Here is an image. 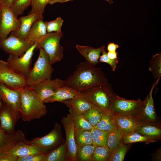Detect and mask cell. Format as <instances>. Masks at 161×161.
Wrapping results in <instances>:
<instances>
[{
	"label": "cell",
	"mask_w": 161,
	"mask_h": 161,
	"mask_svg": "<svg viewBox=\"0 0 161 161\" xmlns=\"http://www.w3.org/2000/svg\"><path fill=\"white\" fill-rule=\"evenodd\" d=\"M0 60H1V59H0Z\"/></svg>",
	"instance_id": "obj_52"
},
{
	"label": "cell",
	"mask_w": 161,
	"mask_h": 161,
	"mask_svg": "<svg viewBox=\"0 0 161 161\" xmlns=\"http://www.w3.org/2000/svg\"><path fill=\"white\" fill-rule=\"evenodd\" d=\"M62 135L61 126L56 123L53 129L47 134L34 138L31 140H26L24 142L40 147L44 149L45 153H48L61 144Z\"/></svg>",
	"instance_id": "obj_9"
},
{
	"label": "cell",
	"mask_w": 161,
	"mask_h": 161,
	"mask_svg": "<svg viewBox=\"0 0 161 161\" xmlns=\"http://www.w3.org/2000/svg\"><path fill=\"white\" fill-rule=\"evenodd\" d=\"M21 94V118L30 122L45 116L47 110L44 102L29 86L19 90Z\"/></svg>",
	"instance_id": "obj_2"
},
{
	"label": "cell",
	"mask_w": 161,
	"mask_h": 161,
	"mask_svg": "<svg viewBox=\"0 0 161 161\" xmlns=\"http://www.w3.org/2000/svg\"><path fill=\"white\" fill-rule=\"evenodd\" d=\"M80 92L73 89L64 85L59 88L51 96L45 100L44 103L58 102L62 103L64 101L73 98Z\"/></svg>",
	"instance_id": "obj_23"
},
{
	"label": "cell",
	"mask_w": 161,
	"mask_h": 161,
	"mask_svg": "<svg viewBox=\"0 0 161 161\" xmlns=\"http://www.w3.org/2000/svg\"><path fill=\"white\" fill-rule=\"evenodd\" d=\"M34 44L11 34L6 38L0 39V48L9 55L19 57L22 56Z\"/></svg>",
	"instance_id": "obj_10"
},
{
	"label": "cell",
	"mask_w": 161,
	"mask_h": 161,
	"mask_svg": "<svg viewBox=\"0 0 161 161\" xmlns=\"http://www.w3.org/2000/svg\"><path fill=\"white\" fill-rule=\"evenodd\" d=\"M1 18L0 23V39L8 37L10 32L18 30L21 22L10 7L0 6Z\"/></svg>",
	"instance_id": "obj_12"
},
{
	"label": "cell",
	"mask_w": 161,
	"mask_h": 161,
	"mask_svg": "<svg viewBox=\"0 0 161 161\" xmlns=\"http://www.w3.org/2000/svg\"><path fill=\"white\" fill-rule=\"evenodd\" d=\"M21 117V112L12 110L2 102L0 107V126L4 130L10 133L16 132L15 126Z\"/></svg>",
	"instance_id": "obj_16"
},
{
	"label": "cell",
	"mask_w": 161,
	"mask_h": 161,
	"mask_svg": "<svg viewBox=\"0 0 161 161\" xmlns=\"http://www.w3.org/2000/svg\"><path fill=\"white\" fill-rule=\"evenodd\" d=\"M108 2L110 4H112L113 2L112 0H103Z\"/></svg>",
	"instance_id": "obj_49"
},
{
	"label": "cell",
	"mask_w": 161,
	"mask_h": 161,
	"mask_svg": "<svg viewBox=\"0 0 161 161\" xmlns=\"http://www.w3.org/2000/svg\"><path fill=\"white\" fill-rule=\"evenodd\" d=\"M17 158L7 152L0 153V161H17Z\"/></svg>",
	"instance_id": "obj_43"
},
{
	"label": "cell",
	"mask_w": 161,
	"mask_h": 161,
	"mask_svg": "<svg viewBox=\"0 0 161 161\" xmlns=\"http://www.w3.org/2000/svg\"><path fill=\"white\" fill-rule=\"evenodd\" d=\"M73 0H52L49 3V4H53L56 3H64L68 1H72Z\"/></svg>",
	"instance_id": "obj_48"
},
{
	"label": "cell",
	"mask_w": 161,
	"mask_h": 161,
	"mask_svg": "<svg viewBox=\"0 0 161 161\" xmlns=\"http://www.w3.org/2000/svg\"><path fill=\"white\" fill-rule=\"evenodd\" d=\"M112 116L117 128L123 135L134 132L141 125L134 117L113 115Z\"/></svg>",
	"instance_id": "obj_20"
},
{
	"label": "cell",
	"mask_w": 161,
	"mask_h": 161,
	"mask_svg": "<svg viewBox=\"0 0 161 161\" xmlns=\"http://www.w3.org/2000/svg\"><path fill=\"white\" fill-rule=\"evenodd\" d=\"M62 103L69 108L70 114H82L95 106L82 96L80 93L78 95L64 100Z\"/></svg>",
	"instance_id": "obj_19"
},
{
	"label": "cell",
	"mask_w": 161,
	"mask_h": 161,
	"mask_svg": "<svg viewBox=\"0 0 161 161\" xmlns=\"http://www.w3.org/2000/svg\"><path fill=\"white\" fill-rule=\"evenodd\" d=\"M64 84V80L56 78L48 80L30 86L44 102Z\"/></svg>",
	"instance_id": "obj_14"
},
{
	"label": "cell",
	"mask_w": 161,
	"mask_h": 161,
	"mask_svg": "<svg viewBox=\"0 0 161 161\" xmlns=\"http://www.w3.org/2000/svg\"><path fill=\"white\" fill-rule=\"evenodd\" d=\"M119 47V46L113 42H109L107 45V49L108 52H114Z\"/></svg>",
	"instance_id": "obj_44"
},
{
	"label": "cell",
	"mask_w": 161,
	"mask_h": 161,
	"mask_svg": "<svg viewBox=\"0 0 161 161\" xmlns=\"http://www.w3.org/2000/svg\"><path fill=\"white\" fill-rule=\"evenodd\" d=\"M7 153L18 158L36 153H46L42 148L26 143L24 142L17 144Z\"/></svg>",
	"instance_id": "obj_22"
},
{
	"label": "cell",
	"mask_w": 161,
	"mask_h": 161,
	"mask_svg": "<svg viewBox=\"0 0 161 161\" xmlns=\"http://www.w3.org/2000/svg\"><path fill=\"white\" fill-rule=\"evenodd\" d=\"M76 147L77 161H93L96 145L92 144Z\"/></svg>",
	"instance_id": "obj_28"
},
{
	"label": "cell",
	"mask_w": 161,
	"mask_h": 161,
	"mask_svg": "<svg viewBox=\"0 0 161 161\" xmlns=\"http://www.w3.org/2000/svg\"><path fill=\"white\" fill-rule=\"evenodd\" d=\"M157 141L154 138L134 132L128 134L124 135L123 138V142L126 144L140 142H145L146 144H148Z\"/></svg>",
	"instance_id": "obj_31"
},
{
	"label": "cell",
	"mask_w": 161,
	"mask_h": 161,
	"mask_svg": "<svg viewBox=\"0 0 161 161\" xmlns=\"http://www.w3.org/2000/svg\"><path fill=\"white\" fill-rule=\"evenodd\" d=\"M94 128L109 132L117 128L112 115L110 112H103L100 120Z\"/></svg>",
	"instance_id": "obj_29"
},
{
	"label": "cell",
	"mask_w": 161,
	"mask_h": 161,
	"mask_svg": "<svg viewBox=\"0 0 161 161\" xmlns=\"http://www.w3.org/2000/svg\"><path fill=\"white\" fill-rule=\"evenodd\" d=\"M69 161L67 148L65 142L54 148L46 154L45 161Z\"/></svg>",
	"instance_id": "obj_25"
},
{
	"label": "cell",
	"mask_w": 161,
	"mask_h": 161,
	"mask_svg": "<svg viewBox=\"0 0 161 161\" xmlns=\"http://www.w3.org/2000/svg\"><path fill=\"white\" fill-rule=\"evenodd\" d=\"M1 104H2V101H1V98L0 97V107L1 105Z\"/></svg>",
	"instance_id": "obj_50"
},
{
	"label": "cell",
	"mask_w": 161,
	"mask_h": 161,
	"mask_svg": "<svg viewBox=\"0 0 161 161\" xmlns=\"http://www.w3.org/2000/svg\"><path fill=\"white\" fill-rule=\"evenodd\" d=\"M104 112L95 106L81 114L94 127L100 120Z\"/></svg>",
	"instance_id": "obj_33"
},
{
	"label": "cell",
	"mask_w": 161,
	"mask_h": 161,
	"mask_svg": "<svg viewBox=\"0 0 161 161\" xmlns=\"http://www.w3.org/2000/svg\"><path fill=\"white\" fill-rule=\"evenodd\" d=\"M149 70L156 80L160 78L161 76V53L153 55L150 60Z\"/></svg>",
	"instance_id": "obj_35"
},
{
	"label": "cell",
	"mask_w": 161,
	"mask_h": 161,
	"mask_svg": "<svg viewBox=\"0 0 161 161\" xmlns=\"http://www.w3.org/2000/svg\"><path fill=\"white\" fill-rule=\"evenodd\" d=\"M43 18V14L40 13L28 14L21 16L18 18L21 22L19 28L11 32V34L20 38L26 40L28 33L34 23L38 19Z\"/></svg>",
	"instance_id": "obj_18"
},
{
	"label": "cell",
	"mask_w": 161,
	"mask_h": 161,
	"mask_svg": "<svg viewBox=\"0 0 161 161\" xmlns=\"http://www.w3.org/2000/svg\"><path fill=\"white\" fill-rule=\"evenodd\" d=\"M61 122L65 130L69 161H77V147L74 137V123L69 114L63 117Z\"/></svg>",
	"instance_id": "obj_13"
},
{
	"label": "cell",
	"mask_w": 161,
	"mask_h": 161,
	"mask_svg": "<svg viewBox=\"0 0 161 161\" xmlns=\"http://www.w3.org/2000/svg\"><path fill=\"white\" fill-rule=\"evenodd\" d=\"M157 141L161 137V126L152 124L140 125L134 131Z\"/></svg>",
	"instance_id": "obj_26"
},
{
	"label": "cell",
	"mask_w": 161,
	"mask_h": 161,
	"mask_svg": "<svg viewBox=\"0 0 161 161\" xmlns=\"http://www.w3.org/2000/svg\"><path fill=\"white\" fill-rule=\"evenodd\" d=\"M14 0H0V6H4L10 7Z\"/></svg>",
	"instance_id": "obj_45"
},
{
	"label": "cell",
	"mask_w": 161,
	"mask_h": 161,
	"mask_svg": "<svg viewBox=\"0 0 161 161\" xmlns=\"http://www.w3.org/2000/svg\"><path fill=\"white\" fill-rule=\"evenodd\" d=\"M108 57L110 59L114 60L117 59L118 53L116 51L114 52H107Z\"/></svg>",
	"instance_id": "obj_46"
},
{
	"label": "cell",
	"mask_w": 161,
	"mask_h": 161,
	"mask_svg": "<svg viewBox=\"0 0 161 161\" xmlns=\"http://www.w3.org/2000/svg\"><path fill=\"white\" fill-rule=\"evenodd\" d=\"M31 0H14L10 7L16 17L23 14L31 5Z\"/></svg>",
	"instance_id": "obj_37"
},
{
	"label": "cell",
	"mask_w": 161,
	"mask_h": 161,
	"mask_svg": "<svg viewBox=\"0 0 161 161\" xmlns=\"http://www.w3.org/2000/svg\"><path fill=\"white\" fill-rule=\"evenodd\" d=\"M91 131L75 127L74 137L76 146L93 144Z\"/></svg>",
	"instance_id": "obj_27"
},
{
	"label": "cell",
	"mask_w": 161,
	"mask_h": 161,
	"mask_svg": "<svg viewBox=\"0 0 161 161\" xmlns=\"http://www.w3.org/2000/svg\"><path fill=\"white\" fill-rule=\"evenodd\" d=\"M0 97L2 102L8 107L21 113V94L19 90L13 89L0 83Z\"/></svg>",
	"instance_id": "obj_15"
},
{
	"label": "cell",
	"mask_w": 161,
	"mask_h": 161,
	"mask_svg": "<svg viewBox=\"0 0 161 161\" xmlns=\"http://www.w3.org/2000/svg\"><path fill=\"white\" fill-rule=\"evenodd\" d=\"M26 139L21 130L10 133L4 130L0 126V153L8 152L13 147Z\"/></svg>",
	"instance_id": "obj_17"
},
{
	"label": "cell",
	"mask_w": 161,
	"mask_h": 161,
	"mask_svg": "<svg viewBox=\"0 0 161 161\" xmlns=\"http://www.w3.org/2000/svg\"><path fill=\"white\" fill-rule=\"evenodd\" d=\"M0 83L17 90L28 86L27 77L12 69L6 61L1 60H0Z\"/></svg>",
	"instance_id": "obj_8"
},
{
	"label": "cell",
	"mask_w": 161,
	"mask_h": 161,
	"mask_svg": "<svg viewBox=\"0 0 161 161\" xmlns=\"http://www.w3.org/2000/svg\"><path fill=\"white\" fill-rule=\"evenodd\" d=\"M112 152L107 145L96 146L93 161H109Z\"/></svg>",
	"instance_id": "obj_34"
},
{
	"label": "cell",
	"mask_w": 161,
	"mask_h": 161,
	"mask_svg": "<svg viewBox=\"0 0 161 161\" xmlns=\"http://www.w3.org/2000/svg\"><path fill=\"white\" fill-rule=\"evenodd\" d=\"M80 93L94 106L107 112H110L111 102L116 95L108 82L92 86Z\"/></svg>",
	"instance_id": "obj_3"
},
{
	"label": "cell",
	"mask_w": 161,
	"mask_h": 161,
	"mask_svg": "<svg viewBox=\"0 0 161 161\" xmlns=\"http://www.w3.org/2000/svg\"><path fill=\"white\" fill-rule=\"evenodd\" d=\"M131 145L130 144L124 143L122 139L112 151L109 161H123Z\"/></svg>",
	"instance_id": "obj_30"
},
{
	"label": "cell",
	"mask_w": 161,
	"mask_h": 161,
	"mask_svg": "<svg viewBox=\"0 0 161 161\" xmlns=\"http://www.w3.org/2000/svg\"><path fill=\"white\" fill-rule=\"evenodd\" d=\"M99 59V62H104L107 63L110 65L112 70L115 71L117 65L118 63V59L112 60L109 58L107 55L106 49L104 50L102 53Z\"/></svg>",
	"instance_id": "obj_42"
},
{
	"label": "cell",
	"mask_w": 161,
	"mask_h": 161,
	"mask_svg": "<svg viewBox=\"0 0 161 161\" xmlns=\"http://www.w3.org/2000/svg\"><path fill=\"white\" fill-rule=\"evenodd\" d=\"M47 33L45 22L43 18L36 21L33 24L27 34L26 40L34 44Z\"/></svg>",
	"instance_id": "obj_24"
},
{
	"label": "cell",
	"mask_w": 161,
	"mask_h": 161,
	"mask_svg": "<svg viewBox=\"0 0 161 161\" xmlns=\"http://www.w3.org/2000/svg\"><path fill=\"white\" fill-rule=\"evenodd\" d=\"M153 159L155 160L160 161L161 160V148H159L153 155Z\"/></svg>",
	"instance_id": "obj_47"
},
{
	"label": "cell",
	"mask_w": 161,
	"mask_h": 161,
	"mask_svg": "<svg viewBox=\"0 0 161 161\" xmlns=\"http://www.w3.org/2000/svg\"><path fill=\"white\" fill-rule=\"evenodd\" d=\"M64 21V20L59 16L54 20L45 22L47 33L53 32H62L61 27Z\"/></svg>",
	"instance_id": "obj_39"
},
{
	"label": "cell",
	"mask_w": 161,
	"mask_h": 161,
	"mask_svg": "<svg viewBox=\"0 0 161 161\" xmlns=\"http://www.w3.org/2000/svg\"><path fill=\"white\" fill-rule=\"evenodd\" d=\"M123 135L116 128L109 132L107 146L112 151L123 139Z\"/></svg>",
	"instance_id": "obj_36"
},
{
	"label": "cell",
	"mask_w": 161,
	"mask_h": 161,
	"mask_svg": "<svg viewBox=\"0 0 161 161\" xmlns=\"http://www.w3.org/2000/svg\"><path fill=\"white\" fill-rule=\"evenodd\" d=\"M36 46L35 43L21 56L9 55L6 61L11 68L27 78L31 69L30 66Z\"/></svg>",
	"instance_id": "obj_11"
},
{
	"label": "cell",
	"mask_w": 161,
	"mask_h": 161,
	"mask_svg": "<svg viewBox=\"0 0 161 161\" xmlns=\"http://www.w3.org/2000/svg\"><path fill=\"white\" fill-rule=\"evenodd\" d=\"M47 154L36 153L20 157L18 158L17 161H45Z\"/></svg>",
	"instance_id": "obj_41"
},
{
	"label": "cell",
	"mask_w": 161,
	"mask_h": 161,
	"mask_svg": "<svg viewBox=\"0 0 161 161\" xmlns=\"http://www.w3.org/2000/svg\"><path fill=\"white\" fill-rule=\"evenodd\" d=\"M1 18V10H0V23Z\"/></svg>",
	"instance_id": "obj_51"
},
{
	"label": "cell",
	"mask_w": 161,
	"mask_h": 161,
	"mask_svg": "<svg viewBox=\"0 0 161 161\" xmlns=\"http://www.w3.org/2000/svg\"><path fill=\"white\" fill-rule=\"evenodd\" d=\"M52 0H31V5L32 9L28 14L40 13H43L47 4Z\"/></svg>",
	"instance_id": "obj_40"
},
{
	"label": "cell",
	"mask_w": 161,
	"mask_h": 161,
	"mask_svg": "<svg viewBox=\"0 0 161 161\" xmlns=\"http://www.w3.org/2000/svg\"><path fill=\"white\" fill-rule=\"evenodd\" d=\"M38 58L27 77L28 86H31L50 79L54 69L49 57L46 52L40 48Z\"/></svg>",
	"instance_id": "obj_5"
},
{
	"label": "cell",
	"mask_w": 161,
	"mask_h": 161,
	"mask_svg": "<svg viewBox=\"0 0 161 161\" xmlns=\"http://www.w3.org/2000/svg\"><path fill=\"white\" fill-rule=\"evenodd\" d=\"M74 123L75 127L91 130L94 127L80 114H70Z\"/></svg>",
	"instance_id": "obj_38"
},
{
	"label": "cell",
	"mask_w": 161,
	"mask_h": 161,
	"mask_svg": "<svg viewBox=\"0 0 161 161\" xmlns=\"http://www.w3.org/2000/svg\"><path fill=\"white\" fill-rule=\"evenodd\" d=\"M143 101L126 99L115 95L110 106L109 112L112 115L137 118Z\"/></svg>",
	"instance_id": "obj_6"
},
{
	"label": "cell",
	"mask_w": 161,
	"mask_h": 161,
	"mask_svg": "<svg viewBox=\"0 0 161 161\" xmlns=\"http://www.w3.org/2000/svg\"><path fill=\"white\" fill-rule=\"evenodd\" d=\"M109 132L94 128L91 131L93 144L96 146L107 145Z\"/></svg>",
	"instance_id": "obj_32"
},
{
	"label": "cell",
	"mask_w": 161,
	"mask_h": 161,
	"mask_svg": "<svg viewBox=\"0 0 161 161\" xmlns=\"http://www.w3.org/2000/svg\"><path fill=\"white\" fill-rule=\"evenodd\" d=\"M63 36L62 32L47 33L35 43V49H43L48 55L52 64L59 61L64 55L63 49L60 44Z\"/></svg>",
	"instance_id": "obj_4"
},
{
	"label": "cell",
	"mask_w": 161,
	"mask_h": 161,
	"mask_svg": "<svg viewBox=\"0 0 161 161\" xmlns=\"http://www.w3.org/2000/svg\"><path fill=\"white\" fill-rule=\"evenodd\" d=\"M76 47L85 58L86 62L94 66H95L99 62L100 54L105 49V46L95 48L91 47L77 44Z\"/></svg>",
	"instance_id": "obj_21"
},
{
	"label": "cell",
	"mask_w": 161,
	"mask_h": 161,
	"mask_svg": "<svg viewBox=\"0 0 161 161\" xmlns=\"http://www.w3.org/2000/svg\"><path fill=\"white\" fill-rule=\"evenodd\" d=\"M160 78L153 83L145 99L143 101L139 112L136 118L141 125L152 124L161 126L160 119L155 110L152 93L154 87L158 84Z\"/></svg>",
	"instance_id": "obj_7"
},
{
	"label": "cell",
	"mask_w": 161,
	"mask_h": 161,
	"mask_svg": "<svg viewBox=\"0 0 161 161\" xmlns=\"http://www.w3.org/2000/svg\"><path fill=\"white\" fill-rule=\"evenodd\" d=\"M64 81V85L79 92L92 86L108 82L100 68L86 61L78 64L72 74Z\"/></svg>",
	"instance_id": "obj_1"
}]
</instances>
